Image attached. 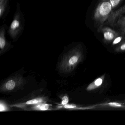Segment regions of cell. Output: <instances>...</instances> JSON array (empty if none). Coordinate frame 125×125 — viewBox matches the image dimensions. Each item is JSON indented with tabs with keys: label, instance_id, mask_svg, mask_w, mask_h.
<instances>
[{
	"label": "cell",
	"instance_id": "6da1fadb",
	"mask_svg": "<svg viewBox=\"0 0 125 125\" xmlns=\"http://www.w3.org/2000/svg\"><path fill=\"white\" fill-rule=\"evenodd\" d=\"M83 59L82 46L77 44L72 47L64 55L59 65V70L64 73L73 71Z\"/></svg>",
	"mask_w": 125,
	"mask_h": 125
},
{
	"label": "cell",
	"instance_id": "7a4b0ae2",
	"mask_svg": "<svg viewBox=\"0 0 125 125\" xmlns=\"http://www.w3.org/2000/svg\"><path fill=\"white\" fill-rule=\"evenodd\" d=\"M25 22L24 15L21 10V5L17 3L12 22L7 31L8 35L13 41H17L22 35L24 30Z\"/></svg>",
	"mask_w": 125,
	"mask_h": 125
},
{
	"label": "cell",
	"instance_id": "3957f363",
	"mask_svg": "<svg viewBox=\"0 0 125 125\" xmlns=\"http://www.w3.org/2000/svg\"><path fill=\"white\" fill-rule=\"evenodd\" d=\"M112 6L109 0H100L94 12V21L100 30L112 13Z\"/></svg>",
	"mask_w": 125,
	"mask_h": 125
},
{
	"label": "cell",
	"instance_id": "277c9868",
	"mask_svg": "<svg viewBox=\"0 0 125 125\" xmlns=\"http://www.w3.org/2000/svg\"><path fill=\"white\" fill-rule=\"evenodd\" d=\"M8 27L4 24L0 27V49L2 54L13 46L11 43L7 41L6 34Z\"/></svg>",
	"mask_w": 125,
	"mask_h": 125
},
{
	"label": "cell",
	"instance_id": "5b68a950",
	"mask_svg": "<svg viewBox=\"0 0 125 125\" xmlns=\"http://www.w3.org/2000/svg\"><path fill=\"white\" fill-rule=\"evenodd\" d=\"M95 109L125 110V102L117 101L106 102L96 104Z\"/></svg>",
	"mask_w": 125,
	"mask_h": 125
},
{
	"label": "cell",
	"instance_id": "8992f818",
	"mask_svg": "<svg viewBox=\"0 0 125 125\" xmlns=\"http://www.w3.org/2000/svg\"><path fill=\"white\" fill-rule=\"evenodd\" d=\"M99 30L102 32L104 42L107 43L112 42L119 33L108 27H102Z\"/></svg>",
	"mask_w": 125,
	"mask_h": 125
},
{
	"label": "cell",
	"instance_id": "52a82bcc",
	"mask_svg": "<svg viewBox=\"0 0 125 125\" xmlns=\"http://www.w3.org/2000/svg\"><path fill=\"white\" fill-rule=\"evenodd\" d=\"M10 0H0V18L3 20L8 15L10 11Z\"/></svg>",
	"mask_w": 125,
	"mask_h": 125
},
{
	"label": "cell",
	"instance_id": "ba28073f",
	"mask_svg": "<svg viewBox=\"0 0 125 125\" xmlns=\"http://www.w3.org/2000/svg\"><path fill=\"white\" fill-rule=\"evenodd\" d=\"M105 78V74L98 77L89 84L86 88V90L88 91H93L99 88L103 84Z\"/></svg>",
	"mask_w": 125,
	"mask_h": 125
},
{
	"label": "cell",
	"instance_id": "9c48e42d",
	"mask_svg": "<svg viewBox=\"0 0 125 125\" xmlns=\"http://www.w3.org/2000/svg\"><path fill=\"white\" fill-rule=\"evenodd\" d=\"M17 84L16 80L14 79H10L4 84L2 87L3 90L9 91L13 90Z\"/></svg>",
	"mask_w": 125,
	"mask_h": 125
},
{
	"label": "cell",
	"instance_id": "30bf717a",
	"mask_svg": "<svg viewBox=\"0 0 125 125\" xmlns=\"http://www.w3.org/2000/svg\"><path fill=\"white\" fill-rule=\"evenodd\" d=\"M125 31L121 30L120 33H119L118 35L114 39V40L112 42V45H118L123 42L125 38Z\"/></svg>",
	"mask_w": 125,
	"mask_h": 125
},
{
	"label": "cell",
	"instance_id": "8fae6325",
	"mask_svg": "<svg viewBox=\"0 0 125 125\" xmlns=\"http://www.w3.org/2000/svg\"><path fill=\"white\" fill-rule=\"evenodd\" d=\"M50 106H51V105L48 104L41 102V103L34 104V106L32 107V109L34 110H42V111L44 110H44H49Z\"/></svg>",
	"mask_w": 125,
	"mask_h": 125
},
{
	"label": "cell",
	"instance_id": "7c38bea8",
	"mask_svg": "<svg viewBox=\"0 0 125 125\" xmlns=\"http://www.w3.org/2000/svg\"><path fill=\"white\" fill-rule=\"evenodd\" d=\"M44 99L42 98H38L34 99H31L27 101L25 103L20 104H17V106H19L20 107L21 106H24L27 105H31V104H35L41 102H44Z\"/></svg>",
	"mask_w": 125,
	"mask_h": 125
},
{
	"label": "cell",
	"instance_id": "4fadbf2b",
	"mask_svg": "<svg viewBox=\"0 0 125 125\" xmlns=\"http://www.w3.org/2000/svg\"><path fill=\"white\" fill-rule=\"evenodd\" d=\"M115 52H125V41H123L118 44L115 49Z\"/></svg>",
	"mask_w": 125,
	"mask_h": 125
},
{
	"label": "cell",
	"instance_id": "5bb4252c",
	"mask_svg": "<svg viewBox=\"0 0 125 125\" xmlns=\"http://www.w3.org/2000/svg\"><path fill=\"white\" fill-rule=\"evenodd\" d=\"M9 109L6 104L3 101H0V111L1 112L8 111Z\"/></svg>",
	"mask_w": 125,
	"mask_h": 125
},
{
	"label": "cell",
	"instance_id": "9a60e30c",
	"mask_svg": "<svg viewBox=\"0 0 125 125\" xmlns=\"http://www.w3.org/2000/svg\"><path fill=\"white\" fill-rule=\"evenodd\" d=\"M123 0H109L113 8L117 7L120 5Z\"/></svg>",
	"mask_w": 125,
	"mask_h": 125
},
{
	"label": "cell",
	"instance_id": "2e32d148",
	"mask_svg": "<svg viewBox=\"0 0 125 125\" xmlns=\"http://www.w3.org/2000/svg\"><path fill=\"white\" fill-rule=\"evenodd\" d=\"M117 24L121 26V28H125V16L118 19Z\"/></svg>",
	"mask_w": 125,
	"mask_h": 125
},
{
	"label": "cell",
	"instance_id": "e0dca14e",
	"mask_svg": "<svg viewBox=\"0 0 125 125\" xmlns=\"http://www.w3.org/2000/svg\"><path fill=\"white\" fill-rule=\"evenodd\" d=\"M69 98L67 96H65L62 98V101H61V104L62 105H65L67 104L68 103Z\"/></svg>",
	"mask_w": 125,
	"mask_h": 125
},
{
	"label": "cell",
	"instance_id": "ac0fdd59",
	"mask_svg": "<svg viewBox=\"0 0 125 125\" xmlns=\"http://www.w3.org/2000/svg\"><path fill=\"white\" fill-rule=\"evenodd\" d=\"M119 11L121 13H124L125 12V5L123 6L120 8L119 9Z\"/></svg>",
	"mask_w": 125,
	"mask_h": 125
},
{
	"label": "cell",
	"instance_id": "d6986e66",
	"mask_svg": "<svg viewBox=\"0 0 125 125\" xmlns=\"http://www.w3.org/2000/svg\"><path fill=\"white\" fill-rule=\"evenodd\" d=\"M124 102H125V100H124Z\"/></svg>",
	"mask_w": 125,
	"mask_h": 125
}]
</instances>
